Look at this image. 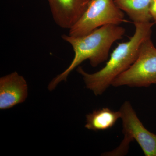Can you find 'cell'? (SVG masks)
Returning <instances> with one entry per match:
<instances>
[{"label": "cell", "instance_id": "obj_1", "mask_svg": "<svg viewBox=\"0 0 156 156\" xmlns=\"http://www.w3.org/2000/svg\"><path fill=\"white\" fill-rule=\"evenodd\" d=\"M154 22L134 23L135 32L128 41L118 44L110 55L109 60L102 69L94 73H88L81 67L77 71L83 76L87 89L99 95L112 85L115 79L126 71L137 58L141 43L151 37Z\"/></svg>", "mask_w": 156, "mask_h": 156}, {"label": "cell", "instance_id": "obj_4", "mask_svg": "<svg viewBox=\"0 0 156 156\" xmlns=\"http://www.w3.org/2000/svg\"><path fill=\"white\" fill-rule=\"evenodd\" d=\"M152 84L156 85V48L150 37L141 43L133 64L117 76L112 85L148 87Z\"/></svg>", "mask_w": 156, "mask_h": 156}, {"label": "cell", "instance_id": "obj_7", "mask_svg": "<svg viewBox=\"0 0 156 156\" xmlns=\"http://www.w3.org/2000/svg\"><path fill=\"white\" fill-rule=\"evenodd\" d=\"M28 87L24 78L16 72L0 78V109L6 110L25 101Z\"/></svg>", "mask_w": 156, "mask_h": 156}, {"label": "cell", "instance_id": "obj_8", "mask_svg": "<svg viewBox=\"0 0 156 156\" xmlns=\"http://www.w3.org/2000/svg\"><path fill=\"white\" fill-rule=\"evenodd\" d=\"M120 118V111H114L108 108L95 110L86 116L85 128L94 131H105L113 127Z\"/></svg>", "mask_w": 156, "mask_h": 156}, {"label": "cell", "instance_id": "obj_6", "mask_svg": "<svg viewBox=\"0 0 156 156\" xmlns=\"http://www.w3.org/2000/svg\"><path fill=\"white\" fill-rule=\"evenodd\" d=\"M91 0H48L54 21L59 27L70 29L86 11Z\"/></svg>", "mask_w": 156, "mask_h": 156}, {"label": "cell", "instance_id": "obj_5", "mask_svg": "<svg viewBox=\"0 0 156 156\" xmlns=\"http://www.w3.org/2000/svg\"><path fill=\"white\" fill-rule=\"evenodd\" d=\"M119 111L122 121L124 140L119 147L106 153V155L126 154L129 143L134 140L138 144L146 156H156V135L143 126L130 102H124Z\"/></svg>", "mask_w": 156, "mask_h": 156}, {"label": "cell", "instance_id": "obj_2", "mask_svg": "<svg viewBox=\"0 0 156 156\" xmlns=\"http://www.w3.org/2000/svg\"><path fill=\"white\" fill-rule=\"evenodd\" d=\"M125 33L126 30L122 27L109 24L102 26L80 37L62 35V39L72 47L74 56L69 67L50 82L48 89L52 91L62 81H66L70 73L87 59H89L94 67L107 60L112 45L122 38Z\"/></svg>", "mask_w": 156, "mask_h": 156}, {"label": "cell", "instance_id": "obj_9", "mask_svg": "<svg viewBox=\"0 0 156 156\" xmlns=\"http://www.w3.org/2000/svg\"><path fill=\"white\" fill-rule=\"evenodd\" d=\"M152 0H114L115 4L129 16L133 23L151 22L150 7Z\"/></svg>", "mask_w": 156, "mask_h": 156}, {"label": "cell", "instance_id": "obj_10", "mask_svg": "<svg viewBox=\"0 0 156 156\" xmlns=\"http://www.w3.org/2000/svg\"><path fill=\"white\" fill-rule=\"evenodd\" d=\"M150 13L153 20L154 22L156 23V0H152L150 7Z\"/></svg>", "mask_w": 156, "mask_h": 156}, {"label": "cell", "instance_id": "obj_3", "mask_svg": "<svg viewBox=\"0 0 156 156\" xmlns=\"http://www.w3.org/2000/svg\"><path fill=\"white\" fill-rule=\"evenodd\" d=\"M124 12L114 0H91L80 19L69 29V35L85 36L102 26L126 22Z\"/></svg>", "mask_w": 156, "mask_h": 156}]
</instances>
